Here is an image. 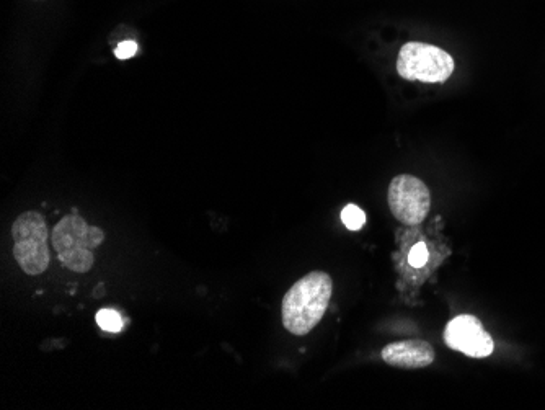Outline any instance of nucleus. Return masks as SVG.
<instances>
[{
  "mask_svg": "<svg viewBox=\"0 0 545 410\" xmlns=\"http://www.w3.org/2000/svg\"><path fill=\"white\" fill-rule=\"evenodd\" d=\"M444 344L470 358H487L495 350V342L483 329L480 319L462 314L448 322L444 329Z\"/></svg>",
  "mask_w": 545,
  "mask_h": 410,
  "instance_id": "obj_6",
  "label": "nucleus"
},
{
  "mask_svg": "<svg viewBox=\"0 0 545 410\" xmlns=\"http://www.w3.org/2000/svg\"><path fill=\"white\" fill-rule=\"evenodd\" d=\"M408 262L412 267H423L428 262V247H426V244L420 242V244L413 247L412 252L408 255Z\"/></svg>",
  "mask_w": 545,
  "mask_h": 410,
  "instance_id": "obj_10",
  "label": "nucleus"
},
{
  "mask_svg": "<svg viewBox=\"0 0 545 410\" xmlns=\"http://www.w3.org/2000/svg\"><path fill=\"white\" fill-rule=\"evenodd\" d=\"M342 221L350 231H359L366 223V214L359 206L348 205L342 211Z\"/></svg>",
  "mask_w": 545,
  "mask_h": 410,
  "instance_id": "obj_8",
  "label": "nucleus"
},
{
  "mask_svg": "<svg viewBox=\"0 0 545 410\" xmlns=\"http://www.w3.org/2000/svg\"><path fill=\"white\" fill-rule=\"evenodd\" d=\"M332 277L325 272H312L294 283L281 303L284 329L297 337L317 327L332 299Z\"/></svg>",
  "mask_w": 545,
  "mask_h": 410,
  "instance_id": "obj_1",
  "label": "nucleus"
},
{
  "mask_svg": "<svg viewBox=\"0 0 545 410\" xmlns=\"http://www.w3.org/2000/svg\"><path fill=\"white\" fill-rule=\"evenodd\" d=\"M103 241L105 232L90 226L79 214H69L61 219L51 232L59 262L76 273H89L94 268V250L102 246Z\"/></svg>",
  "mask_w": 545,
  "mask_h": 410,
  "instance_id": "obj_2",
  "label": "nucleus"
},
{
  "mask_svg": "<svg viewBox=\"0 0 545 410\" xmlns=\"http://www.w3.org/2000/svg\"><path fill=\"white\" fill-rule=\"evenodd\" d=\"M98 326L102 327L107 332H118L123 327V321H121L120 314L111 309H102L97 314Z\"/></svg>",
  "mask_w": 545,
  "mask_h": 410,
  "instance_id": "obj_9",
  "label": "nucleus"
},
{
  "mask_svg": "<svg viewBox=\"0 0 545 410\" xmlns=\"http://www.w3.org/2000/svg\"><path fill=\"white\" fill-rule=\"evenodd\" d=\"M14 239V259L23 273L38 277L48 270L51 263L49 254V231L46 219L38 211L20 214L10 229Z\"/></svg>",
  "mask_w": 545,
  "mask_h": 410,
  "instance_id": "obj_3",
  "label": "nucleus"
},
{
  "mask_svg": "<svg viewBox=\"0 0 545 410\" xmlns=\"http://www.w3.org/2000/svg\"><path fill=\"white\" fill-rule=\"evenodd\" d=\"M451 54L438 46L412 41L402 46L397 58V72L405 81L444 84L454 72Z\"/></svg>",
  "mask_w": 545,
  "mask_h": 410,
  "instance_id": "obj_4",
  "label": "nucleus"
},
{
  "mask_svg": "<svg viewBox=\"0 0 545 410\" xmlns=\"http://www.w3.org/2000/svg\"><path fill=\"white\" fill-rule=\"evenodd\" d=\"M138 50L139 46L136 41H121L120 45H118V48L115 50V56L118 59L133 58L134 54L138 53Z\"/></svg>",
  "mask_w": 545,
  "mask_h": 410,
  "instance_id": "obj_11",
  "label": "nucleus"
},
{
  "mask_svg": "<svg viewBox=\"0 0 545 410\" xmlns=\"http://www.w3.org/2000/svg\"><path fill=\"white\" fill-rule=\"evenodd\" d=\"M390 213L407 226H417L428 218L431 208L430 190L415 175L402 174L392 179L387 192Z\"/></svg>",
  "mask_w": 545,
  "mask_h": 410,
  "instance_id": "obj_5",
  "label": "nucleus"
},
{
  "mask_svg": "<svg viewBox=\"0 0 545 410\" xmlns=\"http://www.w3.org/2000/svg\"><path fill=\"white\" fill-rule=\"evenodd\" d=\"M381 355L387 365L395 366V368H407V370L426 368L436 358L435 348L425 340L394 342V344L384 347Z\"/></svg>",
  "mask_w": 545,
  "mask_h": 410,
  "instance_id": "obj_7",
  "label": "nucleus"
}]
</instances>
